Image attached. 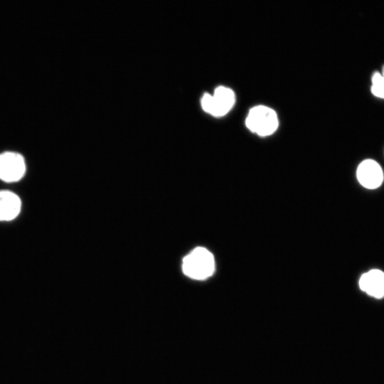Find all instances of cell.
Here are the masks:
<instances>
[{"instance_id":"cell-1","label":"cell","mask_w":384,"mask_h":384,"mask_svg":"<svg viewBox=\"0 0 384 384\" xmlns=\"http://www.w3.org/2000/svg\"><path fill=\"white\" fill-rule=\"evenodd\" d=\"M182 270L190 278L206 279L212 276L215 271L214 257L206 248L196 247L183 257Z\"/></svg>"},{"instance_id":"cell-2","label":"cell","mask_w":384,"mask_h":384,"mask_svg":"<svg viewBox=\"0 0 384 384\" xmlns=\"http://www.w3.org/2000/svg\"><path fill=\"white\" fill-rule=\"evenodd\" d=\"M245 124L251 132L265 137L276 131L279 122L274 110L267 106L258 105L250 109Z\"/></svg>"},{"instance_id":"cell-3","label":"cell","mask_w":384,"mask_h":384,"mask_svg":"<svg viewBox=\"0 0 384 384\" xmlns=\"http://www.w3.org/2000/svg\"><path fill=\"white\" fill-rule=\"evenodd\" d=\"M235 101V93L231 89L219 86L213 95L206 93L203 96L201 105L206 112L215 117H221L231 110Z\"/></svg>"},{"instance_id":"cell-4","label":"cell","mask_w":384,"mask_h":384,"mask_svg":"<svg viewBox=\"0 0 384 384\" xmlns=\"http://www.w3.org/2000/svg\"><path fill=\"white\" fill-rule=\"evenodd\" d=\"M26 170L23 156L17 153L5 152L0 154V178L6 182L17 181Z\"/></svg>"},{"instance_id":"cell-5","label":"cell","mask_w":384,"mask_h":384,"mask_svg":"<svg viewBox=\"0 0 384 384\" xmlns=\"http://www.w3.org/2000/svg\"><path fill=\"white\" fill-rule=\"evenodd\" d=\"M356 176L358 182L368 189L378 188L383 181V172L379 164L373 159L363 160L358 166Z\"/></svg>"},{"instance_id":"cell-6","label":"cell","mask_w":384,"mask_h":384,"mask_svg":"<svg viewBox=\"0 0 384 384\" xmlns=\"http://www.w3.org/2000/svg\"><path fill=\"white\" fill-rule=\"evenodd\" d=\"M358 284L368 295L378 299L384 297V272L381 270L373 269L363 273Z\"/></svg>"},{"instance_id":"cell-7","label":"cell","mask_w":384,"mask_h":384,"mask_svg":"<svg viewBox=\"0 0 384 384\" xmlns=\"http://www.w3.org/2000/svg\"><path fill=\"white\" fill-rule=\"evenodd\" d=\"M21 201L15 193L0 191V220H11L20 212Z\"/></svg>"},{"instance_id":"cell-8","label":"cell","mask_w":384,"mask_h":384,"mask_svg":"<svg viewBox=\"0 0 384 384\" xmlns=\"http://www.w3.org/2000/svg\"><path fill=\"white\" fill-rule=\"evenodd\" d=\"M371 82L372 94L378 98L384 100V78L380 72L375 71L373 74Z\"/></svg>"},{"instance_id":"cell-9","label":"cell","mask_w":384,"mask_h":384,"mask_svg":"<svg viewBox=\"0 0 384 384\" xmlns=\"http://www.w3.org/2000/svg\"><path fill=\"white\" fill-rule=\"evenodd\" d=\"M380 74H381L382 76L384 78V65H383L382 71H381Z\"/></svg>"}]
</instances>
